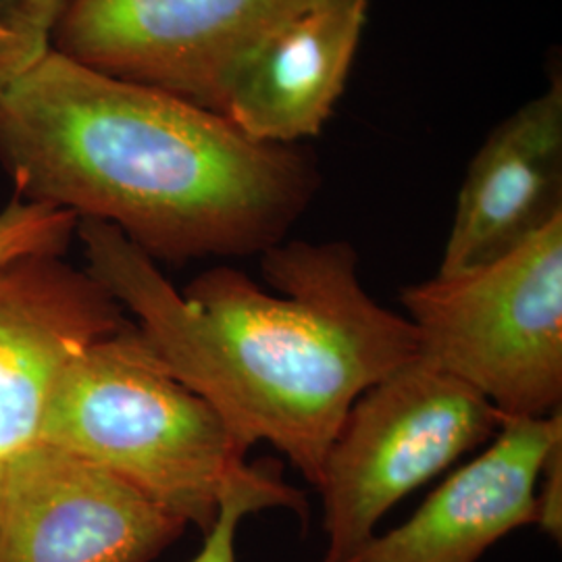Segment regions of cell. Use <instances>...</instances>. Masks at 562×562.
<instances>
[{"instance_id": "1", "label": "cell", "mask_w": 562, "mask_h": 562, "mask_svg": "<svg viewBox=\"0 0 562 562\" xmlns=\"http://www.w3.org/2000/svg\"><path fill=\"white\" fill-rule=\"evenodd\" d=\"M88 273L132 311L150 352L209 402L244 452L267 442L308 485L352 404L419 355L406 317L362 288L348 241L283 240L262 278L215 267L178 292L117 227L78 220Z\"/></svg>"}, {"instance_id": "2", "label": "cell", "mask_w": 562, "mask_h": 562, "mask_svg": "<svg viewBox=\"0 0 562 562\" xmlns=\"http://www.w3.org/2000/svg\"><path fill=\"white\" fill-rule=\"evenodd\" d=\"M0 165L23 201L117 227L153 261L252 257L288 240L322 188L296 144L50 50L0 88Z\"/></svg>"}, {"instance_id": "3", "label": "cell", "mask_w": 562, "mask_h": 562, "mask_svg": "<svg viewBox=\"0 0 562 562\" xmlns=\"http://www.w3.org/2000/svg\"><path fill=\"white\" fill-rule=\"evenodd\" d=\"M38 440L106 469L202 536L255 469L213 406L173 378L130 323L63 369Z\"/></svg>"}, {"instance_id": "4", "label": "cell", "mask_w": 562, "mask_h": 562, "mask_svg": "<svg viewBox=\"0 0 562 562\" xmlns=\"http://www.w3.org/2000/svg\"><path fill=\"white\" fill-rule=\"evenodd\" d=\"M419 355L510 419L562 402V217L498 261L406 285Z\"/></svg>"}, {"instance_id": "5", "label": "cell", "mask_w": 562, "mask_h": 562, "mask_svg": "<svg viewBox=\"0 0 562 562\" xmlns=\"http://www.w3.org/2000/svg\"><path fill=\"white\" fill-rule=\"evenodd\" d=\"M504 423L477 390L422 355L364 390L315 483L327 538L319 562L348 561L396 504L492 442Z\"/></svg>"}, {"instance_id": "6", "label": "cell", "mask_w": 562, "mask_h": 562, "mask_svg": "<svg viewBox=\"0 0 562 562\" xmlns=\"http://www.w3.org/2000/svg\"><path fill=\"white\" fill-rule=\"evenodd\" d=\"M322 0H74L55 50L222 115L262 44Z\"/></svg>"}, {"instance_id": "7", "label": "cell", "mask_w": 562, "mask_h": 562, "mask_svg": "<svg viewBox=\"0 0 562 562\" xmlns=\"http://www.w3.org/2000/svg\"><path fill=\"white\" fill-rule=\"evenodd\" d=\"M188 527L130 483L46 442L0 477V562H150Z\"/></svg>"}, {"instance_id": "8", "label": "cell", "mask_w": 562, "mask_h": 562, "mask_svg": "<svg viewBox=\"0 0 562 562\" xmlns=\"http://www.w3.org/2000/svg\"><path fill=\"white\" fill-rule=\"evenodd\" d=\"M123 325L120 302L59 255L0 262V462L38 442L63 369Z\"/></svg>"}, {"instance_id": "9", "label": "cell", "mask_w": 562, "mask_h": 562, "mask_svg": "<svg viewBox=\"0 0 562 562\" xmlns=\"http://www.w3.org/2000/svg\"><path fill=\"white\" fill-rule=\"evenodd\" d=\"M562 440L561 408L510 419L477 459L436 487L406 521L346 562H480L513 531L536 525L543 461Z\"/></svg>"}, {"instance_id": "10", "label": "cell", "mask_w": 562, "mask_h": 562, "mask_svg": "<svg viewBox=\"0 0 562 562\" xmlns=\"http://www.w3.org/2000/svg\"><path fill=\"white\" fill-rule=\"evenodd\" d=\"M562 217V80L483 142L462 181L440 278L498 261Z\"/></svg>"}, {"instance_id": "11", "label": "cell", "mask_w": 562, "mask_h": 562, "mask_svg": "<svg viewBox=\"0 0 562 562\" xmlns=\"http://www.w3.org/2000/svg\"><path fill=\"white\" fill-rule=\"evenodd\" d=\"M371 0H322L262 44L229 88L222 115L250 140L322 134L340 101Z\"/></svg>"}, {"instance_id": "12", "label": "cell", "mask_w": 562, "mask_h": 562, "mask_svg": "<svg viewBox=\"0 0 562 562\" xmlns=\"http://www.w3.org/2000/svg\"><path fill=\"white\" fill-rule=\"evenodd\" d=\"M269 508H285L308 521L306 496L283 482L278 462L261 461L227 492L217 521L204 533L202 548L190 562H238L236 542L241 521Z\"/></svg>"}, {"instance_id": "13", "label": "cell", "mask_w": 562, "mask_h": 562, "mask_svg": "<svg viewBox=\"0 0 562 562\" xmlns=\"http://www.w3.org/2000/svg\"><path fill=\"white\" fill-rule=\"evenodd\" d=\"M74 0H0V88L32 71L55 46Z\"/></svg>"}, {"instance_id": "14", "label": "cell", "mask_w": 562, "mask_h": 562, "mask_svg": "<svg viewBox=\"0 0 562 562\" xmlns=\"http://www.w3.org/2000/svg\"><path fill=\"white\" fill-rule=\"evenodd\" d=\"M78 215L42 202L13 199L0 211V262L30 255H63Z\"/></svg>"}, {"instance_id": "15", "label": "cell", "mask_w": 562, "mask_h": 562, "mask_svg": "<svg viewBox=\"0 0 562 562\" xmlns=\"http://www.w3.org/2000/svg\"><path fill=\"white\" fill-rule=\"evenodd\" d=\"M536 525L552 542L562 540V440L546 457L538 482Z\"/></svg>"}, {"instance_id": "16", "label": "cell", "mask_w": 562, "mask_h": 562, "mask_svg": "<svg viewBox=\"0 0 562 562\" xmlns=\"http://www.w3.org/2000/svg\"><path fill=\"white\" fill-rule=\"evenodd\" d=\"M0 477H2V462H0Z\"/></svg>"}]
</instances>
